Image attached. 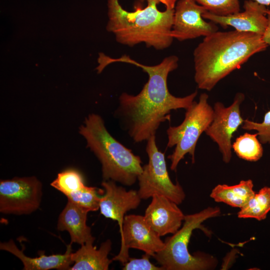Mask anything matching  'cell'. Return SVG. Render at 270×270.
<instances>
[{"label": "cell", "mask_w": 270, "mask_h": 270, "mask_svg": "<svg viewBox=\"0 0 270 270\" xmlns=\"http://www.w3.org/2000/svg\"><path fill=\"white\" fill-rule=\"evenodd\" d=\"M92 242L82 245L72 254V266L70 270H108L112 260L108 258L112 249V242L107 240L100 248L93 246Z\"/></svg>", "instance_id": "17"}, {"label": "cell", "mask_w": 270, "mask_h": 270, "mask_svg": "<svg viewBox=\"0 0 270 270\" xmlns=\"http://www.w3.org/2000/svg\"><path fill=\"white\" fill-rule=\"evenodd\" d=\"M214 14L225 16L240 12L239 0H194Z\"/></svg>", "instance_id": "23"}, {"label": "cell", "mask_w": 270, "mask_h": 270, "mask_svg": "<svg viewBox=\"0 0 270 270\" xmlns=\"http://www.w3.org/2000/svg\"><path fill=\"white\" fill-rule=\"evenodd\" d=\"M104 192V190L86 186L80 190L72 192L66 196L68 201L88 212L100 209V200Z\"/></svg>", "instance_id": "21"}, {"label": "cell", "mask_w": 270, "mask_h": 270, "mask_svg": "<svg viewBox=\"0 0 270 270\" xmlns=\"http://www.w3.org/2000/svg\"><path fill=\"white\" fill-rule=\"evenodd\" d=\"M244 100V94L237 93L232 104L228 107L220 102L214 104L213 120L205 131L218 149L225 163H228L232 158V139L233 134L242 125L244 120L241 116L240 106Z\"/></svg>", "instance_id": "9"}, {"label": "cell", "mask_w": 270, "mask_h": 270, "mask_svg": "<svg viewBox=\"0 0 270 270\" xmlns=\"http://www.w3.org/2000/svg\"><path fill=\"white\" fill-rule=\"evenodd\" d=\"M268 46L262 36L236 30L216 32L194 50V81L198 88L210 91L222 79Z\"/></svg>", "instance_id": "2"}, {"label": "cell", "mask_w": 270, "mask_h": 270, "mask_svg": "<svg viewBox=\"0 0 270 270\" xmlns=\"http://www.w3.org/2000/svg\"><path fill=\"white\" fill-rule=\"evenodd\" d=\"M121 246L119 253L112 260L123 264L130 259L128 250L136 248L154 256L162 250L164 242L147 224L144 216L128 214L124 216L122 230L120 232Z\"/></svg>", "instance_id": "10"}, {"label": "cell", "mask_w": 270, "mask_h": 270, "mask_svg": "<svg viewBox=\"0 0 270 270\" xmlns=\"http://www.w3.org/2000/svg\"><path fill=\"white\" fill-rule=\"evenodd\" d=\"M266 17L268 19L267 26L264 34L262 36V38L267 46H270V9H268Z\"/></svg>", "instance_id": "26"}, {"label": "cell", "mask_w": 270, "mask_h": 270, "mask_svg": "<svg viewBox=\"0 0 270 270\" xmlns=\"http://www.w3.org/2000/svg\"><path fill=\"white\" fill-rule=\"evenodd\" d=\"M42 196V184L34 176L1 180L0 212L16 215L30 214L39 208Z\"/></svg>", "instance_id": "8"}, {"label": "cell", "mask_w": 270, "mask_h": 270, "mask_svg": "<svg viewBox=\"0 0 270 270\" xmlns=\"http://www.w3.org/2000/svg\"><path fill=\"white\" fill-rule=\"evenodd\" d=\"M152 198L144 216L147 224L160 236L176 233L185 216L178 204L163 196Z\"/></svg>", "instance_id": "14"}, {"label": "cell", "mask_w": 270, "mask_h": 270, "mask_svg": "<svg viewBox=\"0 0 270 270\" xmlns=\"http://www.w3.org/2000/svg\"><path fill=\"white\" fill-rule=\"evenodd\" d=\"M79 132L86 139L87 147L100 162L104 180H111L127 186L136 182L142 171L140 158L108 132L99 115L90 114Z\"/></svg>", "instance_id": "4"}, {"label": "cell", "mask_w": 270, "mask_h": 270, "mask_svg": "<svg viewBox=\"0 0 270 270\" xmlns=\"http://www.w3.org/2000/svg\"><path fill=\"white\" fill-rule=\"evenodd\" d=\"M232 148L237 156L244 160L256 162L263 154V148L258 138V134L245 132L238 137L232 144Z\"/></svg>", "instance_id": "20"}, {"label": "cell", "mask_w": 270, "mask_h": 270, "mask_svg": "<svg viewBox=\"0 0 270 270\" xmlns=\"http://www.w3.org/2000/svg\"><path fill=\"white\" fill-rule=\"evenodd\" d=\"M243 6L244 10L242 12L220 16L206 12L202 16L224 28L232 26L240 32H252L262 36L268 24L266 7L253 0H246Z\"/></svg>", "instance_id": "12"}, {"label": "cell", "mask_w": 270, "mask_h": 270, "mask_svg": "<svg viewBox=\"0 0 270 270\" xmlns=\"http://www.w3.org/2000/svg\"><path fill=\"white\" fill-rule=\"evenodd\" d=\"M146 141V150L148 162L142 166V171L138 178L140 196L142 200H146L158 194L166 197L177 204H182L185 198V193L178 182L174 184L172 182L164 154L156 146V135Z\"/></svg>", "instance_id": "7"}, {"label": "cell", "mask_w": 270, "mask_h": 270, "mask_svg": "<svg viewBox=\"0 0 270 270\" xmlns=\"http://www.w3.org/2000/svg\"><path fill=\"white\" fill-rule=\"evenodd\" d=\"M88 213L68 201L60 214L57 228L58 230H66L69 233L71 244L74 242L82 245L88 242H94L95 238L92 234L91 228L86 224Z\"/></svg>", "instance_id": "16"}, {"label": "cell", "mask_w": 270, "mask_h": 270, "mask_svg": "<svg viewBox=\"0 0 270 270\" xmlns=\"http://www.w3.org/2000/svg\"><path fill=\"white\" fill-rule=\"evenodd\" d=\"M0 249L7 251L18 258L23 264L24 270H70L73 264L71 243L67 246L66 250L64 254L46 256L44 252H41L39 256L34 258L26 256L22 250L18 248L12 240L1 242Z\"/></svg>", "instance_id": "15"}, {"label": "cell", "mask_w": 270, "mask_h": 270, "mask_svg": "<svg viewBox=\"0 0 270 270\" xmlns=\"http://www.w3.org/2000/svg\"><path fill=\"white\" fill-rule=\"evenodd\" d=\"M149 254L145 253L142 258H131L124 264L123 270H164L161 266H156L150 261Z\"/></svg>", "instance_id": "25"}, {"label": "cell", "mask_w": 270, "mask_h": 270, "mask_svg": "<svg viewBox=\"0 0 270 270\" xmlns=\"http://www.w3.org/2000/svg\"><path fill=\"white\" fill-rule=\"evenodd\" d=\"M218 207H208L202 210L184 216L182 226L173 236L167 238L162 250L153 256L164 270H209L215 268L217 259L202 252L192 254L188 245L194 230L200 228L208 234L202 224L206 220L218 216Z\"/></svg>", "instance_id": "5"}, {"label": "cell", "mask_w": 270, "mask_h": 270, "mask_svg": "<svg viewBox=\"0 0 270 270\" xmlns=\"http://www.w3.org/2000/svg\"><path fill=\"white\" fill-rule=\"evenodd\" d=\"M253 186L251 180H242L234 186L218 184L212 190L210 196L216 202L240 208L254 194Z\"/></svg>", "instance_id": "18"}, {"label": "cell", "mask_w": 270, "mask_h": 270, "mask_svg": "<svg viewBox=\"0 0 270 270\" xmlns=\"http://www.w3.org/2000/svg\"><path fill=\"white\" fill-rule=\"evenodd\" d=\"M270 211V188L265 186L248 200L238 213L240 218H254L258 220H264Z\"/></svg>", "instance_id": "19"}, {"label": "cell", "mask_w": 270, "mask_h": 270, "mask_svg": "<svg viewBox=\"0 0 270 270\" xmlns=\"http://www.w3.org/2000/svg\"><path fill=\"white\" fill-rule=\"evenodd\" d=\"M146 0H139L140 2H144ZM160 3L162 4L166 9H174L176 4L178 0H158Z\"/></svg>", "instance_id": "27"}, {"label": "cell", "mask_w": 270, "mask_h": 270, "mask_svg": "<svg viewBox=\"0 0 270 270\" xmlns=\"http://www.w3.org/2000/svg\"><path fill=\"white\" fill-rule=\"evenodd\" d=\"M242 128L257 131L258 139L261 144H270V110L265 114L262 122L259 123L246 119L244 120Z\"/></svg>", "instance_id": "24"}, {"label": "cell", "mask_w": 270, "mask_h": 270, "mask_svg": "<svg viewBox=\"0 0 270 270\" xmlns=\"http://www.w3.org/2000/svg\"><path fill=\"white\" fill-rule=\"evenodd\" d=\"M266 6H270V0H253Z\"/></svg>", "instance_id": "28"}, {"label": "cell", "mask_w": 270, "mask_h": 270, "mask_svg": "<svg viewBox=\"0 0 270 270\" xmlns=\"http://www.w3.org/2000/svg\"><path fill=\"white\" fill-rule=\"evenodd\" d=\"M178 57L172 55L166 57L158 64L148 66L126 54L114 58L99 54L98 68L100 70L113 62H120L138 66L148 75L147 82L138 94L122 92L120 95L115 112L122 129L135 142L147 140L156 135L160 124L170 120L172 110H186L194 101L197 91L184 97L175 96L169 92L168 77L178 68Z\"/></svg>", "instance_id": "1"}, {"label": "cell", "mask_w": 270, "mask_h": 270, "mask_svg": "<svg viewBox=\"0 0 270 270\" xmlns=\"http://www.w3.org/2000/svg\"><path fill=\"white\" fill-rule=\"evenodd\" d=\"M102 186L104 192L100 200V212L104 217L116 221L120 233L124 214L127 212L136 208L142 198L137 191L127 190L124 188L118 186L113 180H104Z\"/></svg>", "instance_id": "13"}, {"label": "cell", "mask_w": 270, "mask_h": 270, "mask_svg": "<svg viewBox=\"0 0 270 270\" xmlns=\"http://www.w3.org/2000/svg\"><path fill=\"white\" fill-rule=\"evenodd\" d=\"M208 96L202 94L198 101H194L186 109L184 120L178 126H170L166 130L167 148H175L168 158L171 161L170 169L176 171L180 162L186 154L192 156L194 162V153L198 140L212 123L214 108L208 102Z\"/></svg>", "instance_id": "6"}, {"label": "cell", "mask_w": 270, "mask_h": 270, "mask_svg": "<svg viewBox=\"0 0 270 270\" xmlns=\"http://www.w3.org/2000/svg\"><path fill=\"white\" fill-rule=\"evenodd\" d=\"M147 6L134 4V10H124L119 0H108V31L113 33L116 41L133 46L144 43L148 48L162 50L172 44L174 9L160 11L158 0H146Z\"/></svg>", "instance_id": "3"}, {"label": "cell", "mask_w": 270, "mask_h": 270, "mask_svg": "<svg viewBox=\"0 0 270 270\" xmlns=\"http://www.w3.org/2000/svg\"><path fill=\"white\" fill-rule=\"evenodd\" d=\"M208 12L194 0H178L174 8L172 34L180 42L206 37L217 32L216 24L204 20L202 15Z\"/></svg>", "instance_id": "11"}, {"label": "cell", "mask_w": 270, "mask_h": 270, "mask_svg": "<svg viewBox=\"0 0 270 270\" xmlns=\"http://www.w3.org/2000/svg\"><path fill=\"white\" fill-rule=\"evenodd\" d=\"M50 186L66 196L86 186L81 174L74 168H68L58 173Z\"/></svg>", "instance_id": "22"}]
</instances>
